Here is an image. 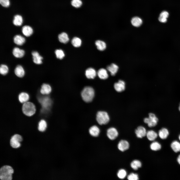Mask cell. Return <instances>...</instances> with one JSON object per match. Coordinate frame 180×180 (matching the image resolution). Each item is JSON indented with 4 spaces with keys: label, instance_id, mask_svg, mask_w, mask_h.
<instances>
[{
    "label": "cell",
    "instance_id": "cell-30",
    "mask_svg": "<svg viewBox=\"0 0 180 180\" xmlns=\"http://www.w3.org/2000/svg\"><path fill=\"white\" fill-rule=\"evenodd\" d=\"M171 147L175 152H180V143L177 141L173 142L171 144Z\"/></svg>",
    "mask_w": 180,
    "mask_h": 180
},
{
    "label": "cell",
    "instance_id": "cell-7",
    "mask_svg": "<svg viewBox=\"0 0 180 180\" xmlns=\"http://www.w3.org/2000/svg\"><path fill=\"white\" fill-rule=\"evenodd\" d=\"M52 87L48 84L44 83L41 86L40 92L44 95L50 94L52 92Z\"/></svg>",
    "mask_w": 180,
    "mask_h": 180
},
{
    "label": "cell",
    "instance_id": "cell-1",
    "mask_svg": "<svg viewBox=\"0 0 180 180\" xmlns=\"http://www.w3.org/2000/svg\"><path fill=\"white\" fill-rule=\"evenodd\" d=\"M95 91L92 87L87 86L85 87L81 92V96L82 100L86 103L91 102L95 96Z\"/></svg>",
    "mask_w": 180,
    "mask_h": 180
},
{
    "label": "cell",
    "instance_id": "cell-41",
    "mask_svg": "<svg viewBox=\"0 0 180 180\" xmlns=\"http://www.w3.org/2000/svg\"><path fill=\"white\" fill-rule=\"evenodd\" d=\"M178 109H179V110L180 111V105H179V106Z\"/></svg>",
    "mask_w": 180,
    "mask_h": 180
},
{
    "label": "cell",
    "instance_id": "cell-18",
    "mask_svg": "<svg viewBox=\"0 0 180 180\" xmlns=\"http://www.w3.org/2000/svg\"><path fill=\"white\" fill-rule=\"evenodd\" d=\"M22 31L23 34L27 37L30 36L33 32L32 28L28 26H24L22 28Z\"/></svg>",
    "mask_w": 180,
    "mask_h": 180
},
{
    "label": "cell",
    "instance_id": "cell-10",
    "mask_svg": "<svg viewBox=\"0 0 180 180\" xmlns=\"http://www.w3.org/2000/svg\"><path fill=\"white\" fill-rule=\"evenodd\" d=\"M30 99L29 94L26 92H22L18 96V99L19 102L22 104L28 101Z\"/></svg>",
    "mask_w": 180,
    "mask_h": 180
},
{
    "label": "cell",
    "instance_id": "cell-42",
    "mask_svg": "<svg viewBox=\"0 0 180 180\" xmlns=\"http://www.w3.org/2000/svg\"><path fill=\"white\" fill-rule=\"evenodd\" d=\"M179 139L180 140V135H179Z\"/></svg>",
    "mask_w": 180,
    "mask_h": 180
},
{
    "label": "cell",
    "instance_id": "cell-11",
    "mask_svg": "<svg viewBox=\"0 0 180 180\" xmlns=\"http://www.w3.org/2000/svg\"><path fill=\"white\" fill-rule=\"evenodd\" d=\"M146 132L145 128L142 126H138L135 130L136 136L138 138H142L146 136Z\"/></svg>",
    "mask_w": 180,
    "mask_h": 180
},
{
    "label": "cell",
    "instance_id": "cell-39",
    "mask_svg": "<svg viewBox=\"0 0 180 180\" xmlns=\"http://www.w3.org/2000/svg\"><path fill=\"white\" fill-rule=\"evenodd\" d=\"M0 3L2 6L5 7H8L10 5L9 0H0Z\"/></svg>",
    "mask_w": 180,
    "mask_h": 180
},
{
    "label": "cell",
    "instance_id": "cell-35",
    "mask_svg": "<svg viewBox=\"0 0 180 180\" xmlns=\"http://www.w3.org/2000/svg\"><path fill=\"white\" fill-rule=\"evenodd\" d=\"M55 53L56 58L60 59H62L64 56L65 54L63 51L61 49L56 50Z\"/></svg>",
    "mask_w": 180,
    "mask_h": 180
},
{
    "label": "cell",
    "instance_id": "cell-37",
    "mask_svg": "<svg viewBox=\"0 0 180 180\" xmlns=\"http://www.w3.org/2000/svg\"><path fill=\"white\" fill-rule=\"evenodd\" d=\"M71 3L72 5L76 8H79L82 4L81 0H72Z\"/></svg>",
    "mask_w": 180,
    "mask_h": 180
},
{
    "label": "cell",
    "instance_id": "cell-5",
    "mask_svg": "<svg viewBox=\"0 0 180 180\" xmlns=\"http://www.w3.org/2000/svg\"><path fill=\"white\" fill-rule=\"evenodd\" d=\"M158 121V118L155 115L152 113H150L148 118H145L144 119V122L148 124L150 127L155 126L157 124Z\"/></svg>",
    "mask_w": 180,
    "mask_h": 180
},
{
    "label": "cell",
    "instance_id": "cell-20",
    "mask_svg": "<svg viewBox=\"0 0 180 180\" xmlns=\"http://www.w3.org/2000/svg\"><path fill=\"white\" fill-rule=\"evenodd\" d=\"M14 73L18 77L22 78L24 76L25 72L22 67L20 65H18L15 69Z\"/></svg>",
    "mask_w": 180,
    "mask_h": 180
},
{
    "label": "cell",
    "instance_id": "cell-9",
    "mask_svg": "<svg viewBox=\"0 0 180 180\" xmlns=\"http://www.w3.org/2000/svg\"><path fill=\"white\" fill-rule=\"evenodd\" d=\"M114 87L115 90L118 92H120L124 91L125 88V83L123 80H120L114 83Z\"/></svg>",
    "mask_w": 180,
    "mask_h": 180
},
{
    "label": "cell",
    "instance_id": "cell-24",
    "mask_svg": "<svg viewBox=\"0 0 180 180\" xmlns=\"http://www.w3.org/2000/svg\"><path fill=\"white\" fill-rule=\"evenodd\" d=\"M146 136L149 140L152 141L154 140L157 138L158 134L154 131L150 130L147 132Z\"/></svg>",
    "mask_w": 180,
    "mask_h": 180
},
{
    "label": "cell",
    "instance_id": "cell-26",
    "mask_svg": "<svg viewBox=\"0 0 180 180\" xmlns=\"http://www.w3.org/2000/svg\"><path fill=\"white\" fill-rule=\"evenodd\" d=\"M23 19L22 16L19 15L15 16L13 21V24L15 26H20L22 23Z\"/></svg>",
    "mask_w": 180,
    "mask_h": 180
},
{
    "label": "cell",
    "instance_id": "cell-13",
    "mask_svg": "<svg viewBox=\"0 0 180 180\" xmlns=\"http://www.w3.org/2000/svg\"><path fill=\"white\" fill-rule=\"evenodd\" d=\"M118 149L122 152L124 151L128 150L129 147V144L127 141L122 140L118 143Z\"/></svg>",
    "mask_w": 180,
    "mask_h": 180
},
{
    "label": "cell",
    "instance_id": "cell-34",
    "mask_svg": "<svg viewBox=\"0 0 180 180\" xmlns=\"http://www.w3.org/2000/svg\"><path fill=\"white\" fill-rule=\"evenodd\" d=\"M8 66L5 64H2L0 67V74L3 75H6L8 72Z\"/></svg>",
    "mask_w": 180,
    "mask_h": 180
},
{
    "label": "cell",
    "instance_id": "cell-22",
    "mask_svg": "<svg viewBox=\"0 0 180 180\" xmlns=\"http://www.w3.org/2000/svg\"><path fill=\"white\" fill-rule=\"evenodd\" d=\"M58 38L60 42L64 44L67 43L69 40L68 34L64 32L60 34L58 36Z\"/></svg>",
    "mask_w": 180,
    "mask_h": 180
},
{
    "label": "cell",
    "instance_id": "cell-6",
    "mask_svg": "<svg viewBox=\"0 0 180 180\" xmlns=\"http://www.w3.org/2000/svg\"><path fill=\"white\" fill-rule=\"evenodd\" d=\"M22 140V137L20 135L18 134H15L12 137L10 140V145L13 148H18L20 146V142Z\"/></svg>",
    "mask_w": 180,
    "mask_h": 180
},
{
    "label": "cell",
    "instance_id": "cell-15",
    "mask_svg": "<svg viewBox=\"0 0 180 180\" xmlns=\"http://www.w3.org/2000/svg\"><path fill=\"white\" fill-rule=\"evenodd\" d=\"M118 68V66L114 63L108 66L107 67V70L110 72L112 76H114L117 72Z\"/></svg>",
    "mask_w": 180,
    "mask_h": 180
},
{
    "label": "cell",
    "instance_id": "cell-19",
    "mask_svg": "<svg viewBox=\"0 0 180 180\" xmlns=\"http://www.w3.org/2000/svg\"><path fill=\"white\" fill-rule=\"evenodd\" d=\"M97 74L99 78L102 80H106L107 79L108 76L107 70L104 68L99 69L98 72Z\"/></svg>",
    "mask_w": 180,
    "mask_h": 180
},
{
    "label": "cell",
    "instance_id": "cell-25",
    "mask_svg": "<svg viewBox=\"0 0 180 180\" xmlns=\"http://www.w3.org/2000/svg\"><path fill=\"white\" fill-rule=\"evenodd\" d=\"M131 22L133 26L136 27H138L142 24V20L140 18L136 16L132 18L131 20Z\"/></svg>",
    "mask_w": 180,
    "mask_h": 180
},
{
    "label": "cell",
    "instance_id": "cell-14",
    "mask_svg": "<svg viewBox=\"0 0 180 180\" xmlns=\"http://www.w3.org/2000/svg\"><path fill=\"white\" fill-rule=\"evenodd\" d=\"M85 74L86 76L88 78L93 79L96 76V72L94 69L90 68H88L86 70Z\"/></svg>",
    "mask_w": 180,
    "mask_h": 180
},
{
    "label": "cell",
    "instance_id": "cell-17",
    "mask_svg": "<svg viewBox=\"0 0 180 180\" xmlns=\"http://www.w3.org/2000/svg\"><path fill=\"white\" fill-rule=\"evenodd\" d=\"M12 54L16 58H20L24 56V52L22 50L20 49L17 47H15L13 50Z\"/></svg>",
    "mask_w": 180,
    "mask_h": 180
},
{
    "label": "cell",
    "instance_id": "cell-21",
    "mask_svg": "<svg viewBox=\"0 0 180 180\" xmlns=\"http://www.w3.org/2000/svg\"><path fill=\"white\" fill-rule=\"evenodd\" d=\"M14 43L17 45L22 46L25 42V39L21 35H17L14 37Z\"/></svg>",
    "mask_w": 180,
    "mask_h": 180
},
{
    "label": "cell",
    "instance_id": "cell-36",
    "mask_svg": "<svg viewBox=\"0 0 180 180\" xmlns=\"http://www.w3.org/2000/svg\"><path fill=\"white\" fill-rule=\"evenodd\" d=\"M126 172L124 170L121 169L118 171L117 175L119 178L121 179H123L126 177Z\"/></svg>",
    "mask_w": 180,
    "mask_h": 180
},
{
    "label": "cell",
    "instance_id": "cell-31",
    "mask_svg": "<svg viewBox=\"0 0 180 180\" xmlns=\"http://www.w3.org/2000/svg\"><path fill=\"white\" fill-rule=\"evenodd\" d=\"M132 168L134 170H137L142 166V164L140 161L137 160L133 161L130 164Z\"/></svg>",
    "mask_w": 180,
    "mask_h": 180
},
{
    "label": "cell",
    "instance_id": "cell-40",
    "mask_svg": "<svg viewBox=\"0 0 180 180\" xmlns=\"http://www.w3.org/2000/svg\"><path fill=\"white\" fill-rule=\"evenodd\" d=\"M177 160L178 164L180 165V154L178 156Z\"/></svg>",
    "mask_w": 180,
    "mask_h": 180
},
{
    "label": "cell",
    "instance_id": "cell-3",
    "mask_svg": "<svg viewBox=\"0 0 180 180\" xmlns=\"http://www.w3.org/2000/svg\"><path fill=\"white\" fill-rule=\"evenodd\" d=\"M13 173V169L11 166H4L0 169V179L2 180H11Z\"/></svg>",
    "mask_w": 180,
    "mask_h": 180
},
{
    "label": "cell",
    "instance_id": "cell-27",
    "mask_svg": "<svg viewBox=\"0 0 180 180\" xmlns=\"http://www.w3.org/2000/svg\"><path fill=\"white\" fill-rule=\"evenodd\" d=\"M47 126V124L46 120L43 119H41L38 123V129L40 131H44L46 130Z\"/></svg>",
    "mask_w": 180,
    "mask_h": 180
},
{
    "label": "cell",
    "instance_id": "cell-29",
    "mask_svg": "<svg viewBox=\"0 0 180 180\" xmlns=\"http://www.w3.org/2000/svg\"><path fill=\"white\" fill-rule=\"evenodd\" d=\"M169 134L168 130L165 128H163L160 130L158 132V135L162 139H164L166 138Z\"/></svg>",
    "mask_w": 180,
    "mask_h": 180
},
{
    "label": "cell",
    "instance_id": "cell-16",
    "mask_svg": "<svg viewBox=\"0 0 180 180\" xmlns=\"http://www.w3.org/2000/svg\"><path fill=\"white\" fill-rule=\"evenodd\" d=\"M89 132L92 136L96 137L99 135L100 130L98 126L96 125H94L90 128L89 130Z\"/></svg>",
    "mask_w": 180,
    "mask_h": 180
},
{
    "label": "cell",
    "instance_id": "cell-28",
    "mask_svg": "<svg viewBox=\"0 0 180 180\" xmlns=\"http://www.w3.org/2000/svg\"><path fill=\"white\" fill-rule=\"evenodd\" d=\"M95 44L97 49L100 50H104L106 48V44L102 41L100 40H97L95 42Z\"/></svg>",
    "mask_w": 180,
    "mask_h": 180
},
{
    "label": "cell",
    "instance_id": "cell-8",
    "mask_svg": "<svg viewBox=\"0 0 180 180\" xmlns=\"http://www.w3.org/2000/svg\"><path fill=\"white\" fill-rule=\"evenodd\" d=\"M118 133L117 130L114 128H110L107 130V136L111 140H114L118 136Z\"/></svg>",
    "mask_w": 180,
    "mask_h": 180
},
{
    "label": "cell",
    "instance_id": "cell-4",
    "mask_svg": "<svg viewBox=\"0 0 180 180\" xmlns=\"http://www.w3.org/2000/svg\"><path fill=\"white\" fill-rule=\"evenodd\" d=\"M96 119L97 122L100 125L106 124L109 122L110 120L107 112L103 111H99L97 112Z\"/></svg>",
    "mask_w": 180,
    "mask_h": 180
},
{
    "label": "cell",
    "instance_id": "cell-12",
    "mask_svg": "<svg viewBox=\"0 0 180 180\" xmlns=\"http://www.w3.org/2000/svg\"><path fill=\"white\" fill-rule=\"evenodd\" d=\"M33 61L35 64H40L42 63V60L43 58L40 56L38 53L36 51H34L32 52Z\"/></svg>",
    "mask_w": 180,
    "mask_h": 180
},
{
    "label": "cell",
    "instance_id": "cell-32",
    "mask_svg": "<svg viewBox=\"0 0 180 180\" xmlns=\"http://www.w3.org/2000/svg\"><path fill=\"white\" fill-rule=\"evenodd\" d=\"M71 43L74 46L78 47L80 46L82 44V41L79 38L74 37L72 39Z\"/></svg>",
    "mask_w": 180,
    "mask_h": 180
},
{
    "label": "cell",
    "instance_id": "cell-38",
    "mask_svg": "<svg viewBox=\"0 0 180 180\" xmlns=\"http://www.w3.org/2000/svg\"><path fill=\"white\" fill-rule=\"evenodd\" d=\"M127 178L129 180H138L139 178L137 174L132 173L128 175Z\"/></svg>",
    "mask_w": 180,
    "mask_h": 180
},
{
    "label": "cell",
    "instance_id": "cell-23",
    "mask_svg": "<svg viewBox=\"0 0 180 180\" xmlns=\"http://www.w3.org/2000/svg\"><path fill=\"white\" fill-rule=\"evenodd\" d=\"M169 16V13L167 12L164 11L160 14L158 19L159 21L162 23L166 22L167 21V18Z\"/></svg>",
    "mask_w": 180,
    "mask_h": 180
},
{
    "label": "cell",
    "instance_id": "cell-33",
    "mask_svg": "<svg viewBox=\"0 0 180 180\" xmlns=\"http://www.w3.org/2000/svg\"><path fill=\"white\" fill-rule=\"evenodd\" d=\"M150 147L151 149L154 151H157L160 150L161 146L160 144L157 142H152L150 145Z\"/></svg>",
    "mask_w": 180,
    "mask_h": 180
},
{
    "label": "cell",
    "instance_id": "cell-2",
    "mask_svg": "<svg viewBox=\"0 0 180 180\" xmlns=\"http://www.w3.org/2000/svg\"><path fill=\"white\" fill-rule=\"evenodd\" d=\"M22 110L24 115L31 116L36 113V108L35 105L33 103L28 101L22 104Z\"/></svg>",
    "mask_w": 180,
    "mask_h": 180
}]
</instances>
